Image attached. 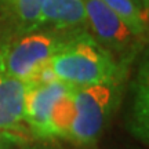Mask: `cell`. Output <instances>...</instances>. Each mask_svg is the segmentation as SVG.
<instances>
[{"label": "cell", "mask_w": 149, "mask_h": 149, "mask_svg": "<svg viewBox=\"0 0 149 149\" xmlns=\"http://www.w3.org/2000/svg\"><path fill=\"white\" fill-rule=\"evenodd\" d=\"M48 64L57 79L74 87L122 83V66L83 31L54 54Z\"/></svg>", "instance_id": "obj_1"}, {"label": "cell", "mask_w": 149, "mask_h": 149, "mask_svg": "<svg viewBox=\"0 0 149 149\" xmlns=\"http://www.w3.org/2000/svg\"><path fill=\"white\" fill-rule=\"evenodd\" d=\"M79 32L81 29H48L32 32L17 42L0 46V72L29 80Z\"/></svg>", "instance_id": "obj_2"}, {"label": "cell", "mask_w": 149, "mask_h": 149, "mask_svg": "<svg viewBox=\"0 0 149 149\" xmlns=\"http://www.w3.org/2000/svg\"><path fill=\"white\" fill-rule=\"evenodd\" d=\"M119 90L115 84L74 87L73 119L66 138L79 145L97 142L117 104Z\"/></svg>", "instance_id": "obj_3"}, {"label": "cell", "mask_w": 149, "mask_h": 149, "mask_svg": "<svg viewBox=\"0 0 149 149\" xmlns=\"http://www.w3.org/2000/svg\"><path fill=\"white\" fill-rule=\"evenodd\" d=\"M28 81L24 122L42 138H53V117L59 101L66 97L74 86L58 79L50 81Z\"/></svg>", "instance_id": "obj_4"}, {"label": "cell", "mask_w": 149, "mask_h": 149, "mask_svg": "<svg viewBox=\"0 0 149 149\" xmlns=\"http://www.w3.org/2000/svg\"><path fill=\"white\" fill-rule=\"evenodd\" d=\"M83 4L86 21L102 44L117 51L133 46L135 36L108 6L101 0H83Z\"/></svg>", "instance_id": "obj_5"}, {"label": "cell", "mask_w": 149, "mask_h": 149, "mask_svg": "<svg viewBox=\"0 0 149 149\" xmlns=\"http://www.w3.org/2000/svg\"><path fill=\"white\" fill-rule=\"evenodd\" d=\"M26 91V80L0 72V130H15L24 122Z\"/></svg>", "instance_id": "obj_6"}, {"label": "cell", "mask_w": 149, "mask_h": 149, "mask_svg": "<svg viewBox=\"0 0 149 149\" xmlns=\"http://www.w3.org/2000/svg\"><path fill=\"white\" fill-rule=\"evenodd\" d=\"M87 25L83 0H43L39 25L57 31H73Z\"/></svg>", "instance_id": "obj_7"}, {"label": "cell", "mask_w": 149, "mask_h": 149, "mask_svg": "<svg viewBox=\"0 0 149 149\" xmlns=\"http://www.w3.org/2000/svg\"><path fill=\"white\" fill-rule=\"evenodd\" d=\"M148 68L145 64L144 69L139 70V74L137 80H135V94H134L133 100V122H131V128L133 133L138 137V138L148 141V98H149V91H148Z\"/></svg>", "instance_id": "obj_8"}, {"label": "cell", "mask_w": 149, "mask_h": 149, "mask_svg": "<svg viewBox=\"0 0 149 149\" xmlns=\"http://www.w3.org/2000/svg\"><path fill=\"white\" fill-rule=\"evenodd\" d=\"M116 14L135 37H142L148 29V14L134 0H101Z\"/></svg>", "instance_id": "obj_9"}, {"label": "cell", "mask_w": 149, "mask_h": 149, "mask_svg": "<svg viewBox=\"0 0 149 149\" xmlns=\"http://www.w3.org/2000/svg\"><path fill=\"white\" fill-rule=\"evenodd\" d=\"M25 31H36L43 0H0Z\"/></svg>", "instance_id": "obj_10"}, {"label": "cell", "mask_w": 149, "mask_h": 149, "mask_svg": "<svg viewBox=\"0 0 149 149\" xmlns=\"http://www.w3.org/2000/svg\"><path fill=\"white\" fill-rule=\"evenodd\" d=\"M137 4H138V7L141 8V10L144 11L145 14H148V8H149V0H134Z\"/></svg>", "instance_id": "obj_11"}]
</instances>
